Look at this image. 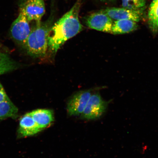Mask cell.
Listing matches in <instances>:
<instances>
[{
  "label": "cell",
  "instance_id": "12",
  "mask_svg": "<svg viewBox=\"0 0 158 158\" xmlns=\"http://www.w3.org/2000/svg\"><path fill=\"white\" fill-rule=\"evenodd\" d=\"M18 112V109L10 100L0 102V121L9 118H16Z\"/></svg>",
  "mask_w": 158,
  "mask_h": 158
},
{
  "label": "cell",
  "instance_id": "18",
  "mask_svg": "<svg viewBox=\"0 0 158 158\" xmlns=\"http://www.w3.org/2000/svg\"><path fill=\"white\" fill-rule=\"evenodd\" d=\"M153 1H155V0H153Z\"/></svg>",
  "mask_w": 158,
  "mask_h": 158
},
{
  "label": "cell",
  "instance_id": "3",
  "mask_svg": "<svg viewBox=\"0 0 158 158\" xmlns=\"http://www.w3.org/2000/svg\"><path fill=\"white\" fill-rule=\"evenodd\" d=\"M29 22L24 14L20 11L18 17L13 22L10 31L14 40L23 47L31 32Z\"/></svg>",
  "mask_w": 158,
  "mask_h": 158
},
{
  "label": "cell",
  "instance_id": "2",
  "mask_svg": "<svg viewBox=\"0 0 158 158\" xmlns=\"http://www.w3.org/2000/svg\"><path fill=\"white\" fill-rule=\"evenodd\" d=\"M52 14L44 22H36L31 29L24 47L27 54L34 58L44 56L48 47V39L54 25V17Z\"/></svg>",
  "mask_w": 158,
  "mask_h": 158
},
{
  "label": "cell",
  "instance_id": "16",
  "mask_svg": "<svg viewBox=\"0 0 158 158\" xmlns=\"http://www.w3.org/2000/svg\"><path fill=\"white\" fill-rule=\"evenodd\" d=\"M10 100L8 96L6 94L4 89L0 82V102Z\"/></svg>",
  "mask_w": 158,
  "mask_h": 158
},
{
  "label": "cell",
  "instance_id": "9",
  "mask_svg": "<svg viewBox=\"0 0 158 158\" xmlns=\"http://www.w3.org/2000/svg\"><path fill=\"white\" fill-rule=\"evenodd\" d=\"M41 131L33 119L30 112L25 114L20 118L18 130L19 137L34 135Z\"/></svg>",
  "mask_w": 158,
  "mask_h": 158
},
{
  "label": "cell",
  "instance_id": "4",
  "mask_svg": "<svg viewBox=\"0 0 158 158\" xmlns=\"http://www.w3.org/2000/svg\"><path fill=\"white\" fill-rule=\"evenodd\" d=\"M108 102L102 100L98 93L92 94L81 114V117L88 120L96 119L100 118L105 112Z\"/></svg>",
  "mask_w": 158,
  "mask_h": 158
},
{
  "label": "cell",
  "instance_id": "17",
  "mask_svg": "<svg viewBox=\"0 0 158 158\" xmlns=\"http://www.w3.org/2000/svg\"><path fill=\"white\" fill-rule=\"evenodd\" d=\"M101 1H113V0H101Z\"/></svg>",
  "mask_w": 158,
  "mask_h": 158
},
{
  "label": "cell",
  "instance_id": "11",
  "mask_svg": "<svg viewBox=\"0 0 158 158\" xmlns=\"http://www.w3.org/2000/svg\"><path fill=\"white\" fill-rule=\"evenodd\" d=\"M138 27L137 22L131 20H116L113 23L111 33L114 35L125 34L136 30Z\"/></svg>",
  "mask_w": 158,
  "mask_h": 158
},
{
  "label": "cell",
  "instance_id": "6",
  "mask_svg": "<svg viewBox=\"0 0 158 158\" xmlns=\"http://www.w3.org/2000/svg\"><path fill=\"white\" fill-rule=\"evenodd\" d=\"M20 11L24 14L29 21H40L45 11L44 0H23Z\"/></svg>",
  "mask_w": 158,
  "mask_h": 158
},
{
  "label": "cell",
  "instance_id": "10",
  "mask_svg": "<svg viewBox=\"0 0 158 158\" xmlns=\"http://www.w3.org/2000/svg\"><path fill=\"white\" fill-rule=\"evenodd\" d=\"M30 113L41 130L50 126L54 120V113L50 110L39 109L33 110Z\"/></svg>",
  "mask_w": 158,
  "mask_h": 158
},
{
  "label": "cell",
  "instance_id": "14",
  "mask_svg": "<svg viewBox=\"0 0 158 158\" xmlns=\"http://www.w3.org/2000/svg\"><path fill=\"white\" fill-rule=\"evenodd\" d=\"M19 67L18 63L8 55L0 51V75L16 70Z\"/></svg>",
  "mask_w": 158,
  "mask_h": 158
},
{
  "label": "cell",
  "instance_id": "15",
  "mask_svg": "<svg viewBox=\"0 0 158 158\" xmlns=\"http://www.w3.org/2000/svg\"><path fill=\"white\" fill-rule=\"evenodd\" d=\"M123 7L126 9L139 10H143L146 0H121Z\"/></svg>",
  "mask_w": 158,
  "mask_h": 158
},
{
  "label": "cell",
  "instance_id": "1",
  "mask_svg": "<svg viewBox=\"0 0 158 158\" xmlns=\"http://www.w3.org/2000/svg\"><path fill=\"white\" fill-rule=\"evenodd\" d=\"M82 0H77L72 8L53 26L49 35L48 47L53 54L57 51L69 39L82 30V26L79 19Z\"/></svg>",
  "mask_w": 158,
  "mask_h": 158
},
{
  "label": "cell",
  "instance_id": "8",
  "mask_svg": "<svg viewBox=\"0 0 158 158\" xmlns=\"http://www.w3.org/2000/svg\"><path fill=\"white\" fill-rule=\"evenodd\" d=\"M102 10L112 19L131 20L137 23L141 19L143 11V10H134L124 7H109Z\"/></svg>",
  "mask_w": 158,
  "mask_h": 158
},
{
  "label": "cell",
  "instance_id": "5",
  "mask_svg": "<svg viewBox=\"0 0 158 158\" xmlns=\"http://www.w3.org/2000/svg\"><path fill=\"white\" fill-rule=\"evenodd\" d=\"M85 23L90 28L102 32L112 33L113 22L102 10L88 15L85 19Z\"/></svg>",
  "mask_w": 158,
  "mask_h": 158
},
{
  "label": "cell",
  "instance_id": "7",
  "mask_svg": "<svg viewBox=\"0 0 158 158\" xmlns=\"http://www.w3.org/2000/svg\"><path fill=\"white\" fill-rule=\"evenodd\" d=\"M90 90L81 91L77 93L69 100L68 104V112L69 115L81 114L92 95Z\"/></svg>",
  "mask_w": 158,
  "mask_h": 158
},
{
  "label": "cell",
  "instance_id": "13",
  "mask_svg": "<svg viewBox=\"0 0 158 158\" xmlns=\"http://www.w3.org/2000/svg\"><path fill=\"white\" fill-rule=\"evenodd\" d=\"M148 24L154 35L158 33V0L153 1L151 4L148 15Z\"/></svg>",
  "mask_w": 158,
  "mask_h": 158
}]
</instances>
